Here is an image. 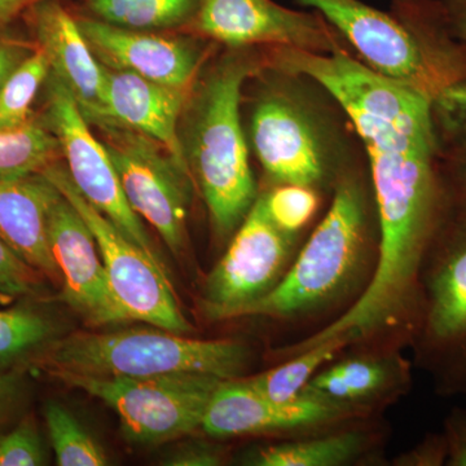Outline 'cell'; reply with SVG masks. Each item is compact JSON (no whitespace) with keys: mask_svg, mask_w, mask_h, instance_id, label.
I'll return each mask as SVG.
<instances>
[{"mask_svg":"<svg viewBox=\"0 0 466 466\" xmlns=\"http://www.w3.org/2000/svg\"><path fill=\"white\" fill-rule=\"evenodd\" d=\"M188 26L235 48L274 45L320 54L339 51V33L319 12L293 11L272 0H201Z\"/></svg>","mask_w":466,"mask_h":466,"instance_id":"obj_12","label":"cell"},{"mask_svg":"<svg viewBox=\"0 0 466 466\" xmlns=\"http://www.w3.org/2000/svg\"><path fill=\"white\" fill-rule=\"evenodd\" d=\"M225 460L222 449L207 441H196L183 444L167 459V465L216 466Z\"/></svg>","mask_w":466,"mask_h":466,"instance_id":"obj_32","label":"cell"},{"mask_svg":"<svg viewBox=\"0 0 466 466\" xmlns=\"http://www.w3.org/2000/svg\"><path fill=\"white\" fill-rule=\"evenodd\" d=\"M58 198L43 174L0 177V238L27 265L61 285L48 240V220Z\"/></svg>","mask_w":466,"mask_h":466,"instance_id":"obj_19","label":"cell"},{"mask_svg":"<svg viewBox=\"0 0 466 466\" xmlns=\"http://www.w3.org/2000/svg\"><path fill=\"white\" fill-rule=\"evenodd\" d=\"M54 334L51 319L33 306L0 309V368L29 367Z\"/></svg>","mask_w":466,"mask_h":466,"instance_id":"obj_25","label":"cell"},{"mask_svg":"<svg viewBox=\"0 0 466 466\" xmlns=\"http://www.w3.org/2000/svg\"><path fill=\"white\" fill-rule=\"evenodd\" d=\"M52 377L104 401L118 416L125 437L139 444L165 443L201 428L208 401L223 381L198 373L143 379L70 373Z\"/></svg>","mask_w":466,"mask_h":466,"instance_id":"obj_7","label":"cell"},{"mask_svg":"<svg viewBox=\"0 0 466 466\" xmlns=\"http://www.w3.org/2000/svg\"><path fill=\"white\" fill-rule=\"evenodd\" d=\"M60 144L42 118L15 130H0V177L42 174L60 162Z\"/></svg>","mask_w":466,"mask_h":466,"instance_id":"obj_23","label":"cell"},{"mask_svg":"<svg viewBox=\"0 0 466 466\" xmlns=\"http://www.w3.org/2000/svg\"><path fill=\"white\" fill-rule=\"evenodd\" d=\"M48 240L61 275L60 299L94 327L127 321L113 299L90 227L61 193L52 207Z\"/></svg>","mask_w":466,"mask_h":466,"instance_id":"obj_14","label":"cell"},{"mask_svg":"<svg viewBox=\"0 0 466 466\" xmlns=\"http://www.w3.org/2000/svg\"><path fill=\"white\" fill-rule=\"evenodd\" d=\"M346 346H349V343L339 337L315 343L291 355L289 360L281 366L250 379H244L242 381L269 400H294L303 391L309 380L317 375L319 370Z\"/></svg>","mask_w":466,"mask_h":466,"instance_id":"obj_24","label":"cell"},{"mask_svg":"<svg viewBox=\"0 0 466 466\" xmlns=\"http://www.w3.org/2000/svg\"><path fill=\"white\" fill-rule=\"evenodd\" d=\"M256 66L247 55L222 58L192 90L183 113L184 156L219 236L235 232L257 198L240 116L242 87Z\"/></svg>","mask_w":466,"mask_h":466,"instance_id":"obj_2","label":"cell"},{"mask_svg":"<svg viewBox=\"0 0 466 466\" xmlns=\"http://www.w3.org/2000/svg\"><path fill=\"white\" fill-rule=\"evenodd\" d=\"M35 48V42H27L16 36L0 34V88Z\"/></svg>","mask_w":466,"mask_h":466,"instance_id":"obj_34","label":"cell"},{"mask_svg":"<svg viewBox=\"0 0 466 466\" xmlns=\"http://www.w3.org/2000/svg\"><path fill=\"white\" fill-rule=\"evenodd\" d=\"M36 45L51 75L75 96L88 124L103 116L106 69L95 56L76 20L58 0H41L27 11Z\"/></svg>","mask_w":466,"mask_h":466,"instance_id":"obj_17","label":"cell"},{"mask_svg":"<svg viewBox=\"0 0 466 466\" xmlns=\"http://www.w3.org/2000/svg\"><path fill=\"white\" fill-rule=\"evenodd\" d=\"M201 0H86L94 17L125 29L157 32L188 26Z\"/></svg>","mask_w":466,"mask_h":466,"instance_id":"obj_21","label":"cell"},{"mask_svg":"<svg viewBox=\"0 0 466 466\" xmlns=\"http://www.w3.org/2000/svg\"><path fill=\"white\" fill-rule=\"evenodd\" d=\"M367 437L358 431L321 435L275 444L259 450L253 465L258 466H339L361 455Z\"/></svg>","mask_w":466,"mask_h":466,"instance_id":"obj_22","label":"cell"},{"mask_svg":"<svg viewBox=\"0 0 466 466\" xmlns=\"http://www.w3.org/2000/svg\"><path fill=\"white\" fill-rule=\"evenodd\" d=\"M45 125L56 137L66 167L78 192L135 244L159 259L140 217L126 198L115 164L66 86L51 75L45 84Z\"/></svg>","mask_w":466,"mask_h":466,"instance_id":"obj_10","label":"cell"},{"mask_svg":"<svg viewBox=\"0 0 466 466\" xmlns=\"http://www.w3.org/2000/svg\"><path fill=\"white\" fill-rule=\"evenodd\" d=\"M45 276L20 258L0 238V297L30 299L41 294Z\"/></svg>","mask_w":466,"mask_h":466,"instance_id":"obj_30","label":"cell"},{"mask_svg":"<svg viewBox=\"0 0 466 466\" xmlns=\"http://www.w3.org/2000/svg\"><path fill=\"white\" fill-rule=\"evenodd\" d=\"M293 245L294 235L279 228L267 214L262 196L257 198L205 281V314L216 320L238 318L262 299L287 272Z\"/></svg>","mask_w":466,"mask_h":466,"instance_id":"obj_11","label":"cell"},{"mask_svg":"<svg viewBox=\"0 0 466 466\" xmlns=\"http://www.w3.org/2000/svg\"><path fill=\"white\" fill-rule=\"evenodd\" d=\"M23 391V379L20 372H0V417L5 415L17 403Z\"/></svg>","mask_w":466,"mask_h":466,"instance_id":"obj_36","label":"cell"},{"mask_svg":"<svg viewBox=\"0 0 466 466\" xmlns=\"http://www.w3.org/2000/svg\"><path fill=\"white\" fill-rule=\"evenodd\" d=\"M440 5L444 23L466 42V0H441Z\"/></svg>","mask_w":466,"mask_h":466,"instance_id":"obj_37","label":"cell"},{"mask_svg":"<svg viewBox=\"0 0 466 466\" xmlns=\"http://www.w3.org/2000/svg\"><path fill=\"white\" fill-rule=\"evenodd\" d=\"M462 146H464V150H461L458 161L453 167L452 179L455 196H453V200L452 198L451 200L466 205V142Z\"/></svg>","mask_w":466,"mask_h":466,"instance_id":"obj_39","label":"cell"},{"mask_svg":"<svg viewBox=\"0 0 466 466\" xmlns=\"http://www.w3.org/2000/svg\"><path fill=\"white\" fill-rule=\"evenodd\" d=\"M90 125L108 150L130 207L179 256L186 247L195 186L191 175L162 144L147 135L106 119Z\"/></svg>","mask_w":466,"mask_h":466,"instance_id":"obj_8","label":"cell"},{"mask_svg":"<svg viewBox=\"0 0 466 466\" xmlns=\"http://www.w3.org/2000/svg\"><path fill=\"white\" fill-rule=\"evenodd\" d=\"M251 143L266 174L278 184L314 187L327 159L317 127L297 101L269 92L251 115Z\"/></svg>","mask_w":466,"mask_h":466,"instance_id":"obj_15","label":"cell"},{"mask_svg":"<svg viewBox=\"0 0 466 466\" xmlns=\"http://www.w3.org/2000/svg\"><path fill=\"white\" fill-rule=\"evenodd\" d=\"M45 464L42 438L32 417H26L9 433L0 437V466Z\"/></svg>","mask_w":466,"mask_h":466,"instance_id":"obj_31","label":"cell"},{"mask_svg":"<svg viewBox=\"0 0 466 466\" xmlns=\"http://www.w3.org/2000/svg\"><path fill=\"white\" fill-rule=\"evenodd\" d=\"M447 465L466 466V410L456 408L446 420Z\"/></svg>","mask_w":466,"mask_h":466,"instance_id":"obj_33","label":"cell"},{"mask_svg":"<svg viewBox=\"0 0 466 466\" xmlns=\"http://www.w3.org/2000/svg\"><path fill=\"white\" fill-rule=\"evenodd\" d=\"M76 23L101 66L174 87H195L204 58L195 42L125 29L95 17Z\"/></svg>","mask_w":466,"mask_h":466,"instance_id":"obj_16","label":"cell"},{"mask_svg":"<svg viewBox=\"0 0 466 466\" xmlns=\"http://www.w3.org/2000/svg\"><path fill=\"white\" fill-rule=\"evenodd\" d=\"M104 69L106 106L97 121L115 122L157 140L191 175L180 139V122L195 87H174L124 70Z\"/></svg>","mask_w":466,"mask_h":466,"instance_id":"obj_18","label":"cell"},{"mask_svg":"<svg viewBox=\"0 0 466 466\" xmlns=\"http://www.w3.org/2000/svg\"><path fill=\"white\" fill-rule=\"evenodd\" d=\"M435 131L444 137L466 142V79L458 78L444 85L431 100Z\"/></svg>","mask_w":466,"mask_h":466,"instance_id":"obj_29","label":"cell"},{"mask_svg":"<svg viewBox=\"0 0 466 466\" xmlns=\"http://www.w3.org/2000/svg\"><path fill=\"white\" fill-rule=\"evenodd\" d=\"M357 412L305 391L290 400H269L242 380L231 379L218 386L201 429L214 438L284 433L333 424Z\"/></svg>","mask_w":466,"mask_h":466,"instance_id":"obj_13","label":"cell"},{"mask_svg":"<svg viewBox=\"0 0 466 466\" xmlns=\"http://www.w3.org/2000/svg\"><path fill=\"white\" fill-rule=\"evenodd\" d=\"M267 214L279 228L296 235L308 225L318 208L314 187L299 184H278L262 195Z\"/></svg>","mask_w":466,"mask_h":466,"instance_id":"obj_28","label":"cell"},{"mask_svg":"<svg viewBox=\"0 0 466 466\" xmlns=\"http://www.w3.org/2000/svg\"><path fill=\"white\" fill-rule=\"evenodd\" d=\"M297 2L319 12L360 55L364 66L386 78L431 97L458 79L450 66L426 47L419 34L400 18L359 0Z\"/></svg>","mask_w":466,"mask_h":466,"instance_id":"obj_9","label":"cell"},{"mask_svg":"<svg viewBox=\"0 0 466 466\" xmlns=\"http://www.w3.org/2000/svg\"><path fill=\"white\" fill-rule=\"evenodd\" d=\"M249 352L238 339H196L164 328H130L115 332L70 334L54 339L29 367L50 376L143 379L198 373L238 379Z\"/></svg>","mask_w":466,"mask_h":466,"instance_id":"obj_3","label":"cell"},{"mask_svg":"<svg viewBox=\"0 0 466 466\" xmlns=\"http://www.w3.org/2000/svg\"><path fill=\"white\" fill-rule=\"evenodd\" d=\"M408 381L406 361L392 357L346 359L318 372L303 391L351 410H367Z\"/></svg>","mask_w":466,"mask_h":466,"instance_id":"obj_20","label":"cell"},{"mask_svg":"<svg viewBox=\"0 0 466 466\" xmlns=\"http://www.w3.org/2000/svg\"><path fill=\"white\" fill-rule=\"evenodd\" d=\"M271 64L329 92L366 146L372 170L379 257L360 303L382 317L415 308L426 256L450 208L437 167L431 97L346 55L276 47Z\"/></svg>","mask_w":466,"mask_h":466,"instance_id":"obj_1","label":"cell"},{"mask_svg":"<svg viewBox=\"0 0 466 466\" xmlns=\"http://www.w3.org/2000/svg\"><path fill=\"white\" fill-rule=\"evenodd\" d=\"M367 233L364 193L355 180H341L327 216L280 281L238 318L290 319L339 299L366 263Z\"/></svg>","mask_w":466,"mask_h":466,"instance_id":"obj_4","label":"cell"},{"mask_svg":"<svg viewBox=\"0 0 466 466\" xmlns=\"http://www.w3.org/2000/svg\"><path fill=\"white\" fill-rule=\"evenodd\" d=\"M447 441L444 434L429 435L415 450L401 456L400 465L441 466L447 464Z\"/></svg>","mask_w":466,"mask_h":466,"instance_id":"obj_35","label":"cell"},{"mask_svg":"<svg viewBox=\"0 0 466 466\" xmlns=\"http://www.w3.org/2000/svg\"><path fill=\"white\" fill-rule=\"evenodd\" d=\"M78 210L99 248L110 291L126 320L142 321L187 334L193 327L173 289L161 260L149 256L78 192L61 162L42 173Z\"/></svg>","mask_w":466,"mask_h":466,"instance_id":"obj_6","label":"cell"},{"mask_svg":"<svg viewBox=\"0 0 466 466\" xmlns=\"http://www.w3.org/2000/svg\"><path fill=\"white\" fill-rule=\"evenodd\" d=\"M50 73L48 58L36 45L0 88V130H15L32 121L34 101Z\"/></svg>","mask_w":466,"mask_h":466,"instance_id":"obj_26","label":"cell"},{"mask_svg":"<svg viewBox=\"0 0 466 466\" xmlns=\"http://www.w3.org/2000/svg\"><path fill=\"white\" fill-rule=\"evenodd\" d=\"M45 420L56 464L60 466H104L106 451L66 407L48 403Z\"/></svg>","mask_w":466,"mask_h":466,"instance_id":"obj_27","label":"cell"},{"mask_svg":"<svg viewBox=\"0 0 466 466\" xmlns=\"http://www.w3.org/2000/svg\"><path fill=\"white\" fill-rule=\"evenodd\" d=\"M415 339L438 389L466 394V205L450 204L426 256Z\"/></svg>","mask_w":466,"mask_h":466,"instance_id":"obj_5","label":"cell"},{"mask_svg":"<svg viewBox=\"0 0 466 466\" xmlns=\"http://www.w3.org/2000/svg\"><path fill=\"white\" fill-rule=\"evenodd\" d=\"M38 2L41 0H0V32L11 21L20 16V14L29 11Z\"/></svg>","mask_w":466,"mask_h":466,"instance_id":"obj_38","label":"cell"}]
</instances>
